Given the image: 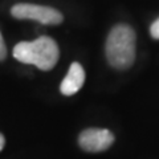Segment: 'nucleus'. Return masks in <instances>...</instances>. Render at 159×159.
Masks as SVG:
<instances>
[{
	"label": "nucleus",
	"mask_w": 159,
	"mask_h": 159,
	"mask_svg": "<svg viewBox=\"0 0 159 159\" xmlns=\"http://www.w3.org/2000/svg\"><path fill=\"white\" fill-rule=\"evenodd\" d=\"M105 52L109 64L116 69H129L135 60V32L130 25L113 27L106 40Z\"/></svg>",
	"instance_id": "obj_1"
},
{
	"label": "nucleus",
	"mask_w": 159,
	"mask_h": 159,
	"mask_svg": "<svg viewBox=\"0 0 159 159\" xmlns=\"http://www.w3.org/2000/svg\"><path fill=\"white\" fill-rule=\"evenodd\" d=\"M13 57L23 64H32L41 70H51L58 61L60 51L56 41L41 36L34 41H21L15 45Z\"/></svg>",
	"instance_id": "obj_2"
},
{
	"label": "nucleus",
	"mask_w": 159,
	"mask_h": 159,
	"mask_svg": "<svg viewBox=\"0 0 159 159\" xmlns=\"http://www.w3.org/2000/svg\"><path fill=\"white\" fill-rule=\"evenodd\" d=\"M11 15L20 20H36L41 24H47V25H57V24H61L64 20L62 13L58 12L57 9L29 3L13 6L11 9Z\"/></svg>",
	"instance_id": "obj_3"
},
{
	"label": "nucleus",
	"mask_w": 159,
	"mask_h": 159,
	"mask_svg": "<svg viewBox=\"0 0 159 159\" xmlns=\"http://www.w3.org/2000/svg\"><path fill=\"white\" fill-rule=\"evenodd\" d=\"M114 135L106 129H86L78 137V145L88 152H101L113 145Z\"/></svg>",
	"instance_id": "obj_4"
},
{
	"label": "nucleus",
	"mask_w": 159,
	"mask_h": 159,
	"mask_svg": "<svg viewBox=\"0 0 159 159\" xmlns=\"http://www.w3.org/2000/svg\"><path fill=\"white\" fill-rule=\"evenodd\" d=\"M84 82H85V70L81 64L73 62L69 68L66 77L60 85V90L64 96H73L82 88Z\"/></svg>",
	"instance_id": "obj_5"
},
{
	"label": "nucleus",
	"mask_w": 159,
	"mask_h": 159,
	"mask_svg": "<svg viewBox=\"0 0 159 159\" xmlns=\"http://www.w3.org/2000/svg\"><path fill=\"white\" fill-rule=\"evenodd\" d=\"M150 33H151L152 39L159 40V17L151 24V27H150Z\"/></svg>",
	"instance_id": "obj_6"
},
{
	"label": "nucleus",
	"mask_w": 159,
	"mask_h": 159,
	"mask_svg": "<svg viewBox=\"0 0 159 159\" xmlns=\"http://www.w3.org/2000/svg\"><path fill=\"white\" fill-rule=\"evenodd\" d=\"M6 57H7V47H6L4 40H3L2 33H0V61H3Z\"/></svg>",
	"instance_id": "obj_7"
},
{
	"label": "nucleus",
	"mask_w": 159,
	"mask_h": 159,
	"mask_svg": "<svg viewBox=\"0 0 159 159\" xmlns=\"http://www.w3.org/2000/svg\"><path fill=\"white\" fill-rule=\"evenodd\" d=\"M4 143H6V139H4L3 134H0V151L3 150V147H4Z\"/></svg>",
	"instance_id": "obj_8"
}]
</instances>
